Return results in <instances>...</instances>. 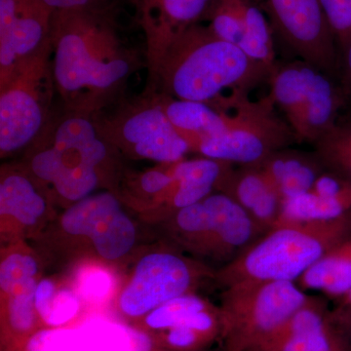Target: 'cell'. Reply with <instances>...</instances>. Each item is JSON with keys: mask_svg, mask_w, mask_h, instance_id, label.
<instances>
[{"mask_svg": "<svg viewBox=\"0 0 351 351\" xmlns=\"http://www.w3.org/2000/svg\"><path fill=\"white\" fill-rule=\"evenodd\" d=\"M209 306L196 295L184 294L170 300L147 314L145 327L154 331H166L179 324L191 314L204 311Z\"/></svg>", "mask_w": 351, "mask_h": 351, "instance_id": "cell-29", "label": "cell"}, {"mask_svg": "<svg viewBox=\"0 0 351 351\" xmlns=\"http://www.w3.org/2000/svg\"><path fill=\"white\" fill-rule=\"evenodd\" d=\"M141 188L149 195H159L167 191L174 182V176L172 170L169 172L152 170L145 173L141 178Z\"/></svg>", "mask_w": 351, "mask_h": 351, "instance_id": "cell-34", "label": "cell"}, {"mask_svg": "<svg viewBox=\"0 0 351 351\" xmlns=\"http://www.w3.org/2000/svg\"><path fill=\"white\" fill-rule=\"evenodd\" d=\"M46 201L27 176L11 173L0 184V213L21 225L34 226L43 216Z\"/></svg>", "mask_w": 351, "mask_h": 351, "instance_id": "cell-22", "label": "cell"}, {"mask_svg": "<svg viewBox=\"0 0 351 351\" xmlns=\"http://www.w3.org/2000/svg\"><path fill=\"white\" fill-rule=\"evenodd\" d=\"M136 235L135 226L121 209L101 223L90 239L101 257L117 260L131 250Z\"/></svg>", "mask_w": 351, "mask_h": 351, "instance_id": "cell-26", "label": "cell"}, {"mask_svg": "<svg viewBox=\"0 0 351 351\" xmlns=\"http://www.w3.org/2000/svg\"><path fill=\"white\" fill-rule=\"evenodd\" d=\"M99 129L136 156L156 162L175 164L191 151L188 140L168 119L161 101L133 108L119 115L107 128Z\"/></svg>", "mask_w": 351, "mask_h": 351, "instance_id": "cell-9", "label": "cell"}, {"mask_svg": "<svg viewBox=\"0 0 351 351\" xmlns=\"http://www.w3.org/2000/svg\"><path fill=\"white\" fill-rule=\"evenodd\" d=\"M80 311V300L75 293L69 289H62L55 293L49 311L43 322L50 328L63 327L77 315Z\"/></svg>", "mask_w": 351, "mask_h": 351, "instance_id": "cell-33", "label": "cell"}, {"mask_svg": "<svg viewBox=\"0 0 351 351\" xmlns=\"http://www.w3.org/2000/svg\"><path fill=\"white\" fill-rule=\"evenodd\" d=\"M258 166L283 201L307 193L326 170L315 152L295 151L289 147L274 152Z\"/></svg>", "mask_w": 351, "mask_h": 351, "instance_id": "cell-17", "label": "cell"}, {"mask_svg": "<svg viewBox=\"0 0 351 351\" xmlns=\"http://www.w3.org/2000/svg\"><path fill=\"white\" fill-rule=\"evenodd\" d=\"M253 351H348L345 326L322 300L308 297Z\"/></svg>", "mask_w": 351, "mask_h": 351, "instance_id": "cell-12", "label": "cell"}, {"mask_svg": "<svg viewBox=\"0 0 351 351\" xmlns=\"http://www.w3.org/2000/svg\"><path fill=\"white\" fill-rule=\"evenodd\" d=\"M341 54L351 43V0H320Z\"/></svg>", "mask_w": 351, "mask_h": 351, "instance_id": "cell-31", "label": "cell"}, {"mask_svg": "<svg viewBox=\"0 0 351 351\" xmlns=\"http://www.w3.org/2000/svg\"><path fill=\"white\" fill-rule=\"evenodd\" d=\"M308 297L292 281L230 286L221 309L225 351H253L304 306Z\"/></svg>", "mask_w": 351, "mask_h": 351, "instance_id": "cell-4", "label": "cell"}, {"mask_svg": "<svg viewBox=\"0 0 351 351\" xmlns=\"http://www.w3.org/2000/svg\"><path fill=\"white\" fill-rule=\"evenodd\" d=\"M350 218L351 182L336 173L325 170L307 193L284 201L282 214L277 225Z\"/></svg>", "mask_w": 351, "mask_h": 351, "instance_id": "cell-14", "label": "cell"}, {"mask_svg": "<svg viewBox=\"0 0 351 351\" xmlns=\"http://www.w3.org/2000/svg\"><path fill=\"white\" fill-rule=\"evenodd\" d=\"M54 12L43 0H0V80L49 43Z\"/></svg>", "mask_w": 351, "mask_h": 351, "instance_id": "cell-11", "label": "cell"}, {"mask_svg": "<svg viewBox=\"0 0 351 351\" xmlns=\"http://www.w3.org/2000/svg\"><path fill=\"white\" fill-rule=\"evenodd\" d=\"M195 279V267L184 258L171 253L149 254L138 262L120 295V309L128 317H143L170 300L188 294Z\"/></svg>", "mask_w": 351, "mask_h": 351, "instance_id": "cell-10", "label": "cell"}, {"mask_svg": "<svg viewBox=\"0 0 351 351\" xmlns=\"http://www.w3.org/2000/svg\"><path fill=\"white\" fill-rule=\"evenodd\" d=\"M36 279L25 283L9 295L4 311L3 341L9 351L27 346L36 335L38 314L36 307Z\"/></svg>", "mask_w": 351, "mask_h": 351, "instance_id": "cell-21", "label": "cell"}, {"mask_svg": "<svg viewBox=\"0 0 351 351\" xmlns=\"http://www.w3.org/2000/svg\"><path fill=\"white\" fill-rule=\"evenodd\" d=\"M154 71L167 97L228 112L241 95L269 82L272 69L197 24L176 39Z\"/></svg>", "mask_w": 351, "mask_h": 351, "instance_id": "cell-2", "label": "cell"}, {"mask_svg": "<svg viewBox=\"0 0 351 351\" xmlns=\"http://www.w3.org/2000/svg\"><path fill=\"white\" fill-rule=\"evenodd\" d=\"M43 1L54 11L104 7V0H43Z\"/></svg>", "mask_w": 351, "mask_h": 351, "instance_id": "cell-37", "label": "cell"}, {"mask_svg": "<svg viewBox=\"0 0 351 351\" xmlns=\"http://www.w3.org/2000/svg\"><path fill=\"white\" fill-rule=\"evenodd\" d=\"M163 332L164 341L171 350L195 351L216 338L219 332L223 336V315L221 311L215 313L208 307Z\"/></svg>", "mask_w": 351, "mask_h": 351, "instance_id": "cell-23", "label": "cell"}, {"mask_svg": "<svg viewBox=\"0 0 351 351\" xmlns=\"http://www.w3.org/2000/svg\"><path fill=\"white\" fill-rule=\"evenodd\" d=\"M345 326L346 343H348V351H351V319L341 320Z\"/></svg>", "mask_w": 351, "mask_h": 351, "instance_id": "cell-39", "label": "cell"}, {"mask_svg": "<svg viewBox=\"0 0 351 351\" xmlns=\"http://www.w3.org/2000/svg\"><path fill=\"white\" fill-rule=\"evenodd\" d=\"M38 263L29 255L12 254L0 267V287L6 295L12 294L16 289L34 279Z\"/></svg>", "mask_w": 351, "mask_h": 351, "instance_id": "cell-30", "label": "cell"}, {"mask_svg": "<svg viewBox=\"0 0 351 351\" xmlns=\"http://www.w3.org/2000/svg\"><path fill=\"white\" fill-rule=\"evenodd\" d=\"M245 32L239 48L254 61L274 69L276 50L270 23L253 0H245Z\"/></svg>", "mask_w": 351, "mask_h": 351, "instance_id": "cell-25", "label": "cell"}, {"mask_svg": "<svg viewBox=\"0 0 351 351\" xmlns=\"http://www.w3.org/2000/svg\"><path fill=\"white\" fill-rule=\"evenodd\" d=\"M272 29L288 48L326 75H337L339 53L320 0H267Z\"/></svg>", "mask_w": 351, "mask_h": 351, "instance_id": "cell-8", "label": "cell"}, {"mask_svg": "<svg viewBox=\"0 0 351 351\" xmlns=\"http://www.w3.org/2000/svg\"><path fill=\"white\" fill-rule=\"evenodd\" d=\"M77 290L84 301L91 304L103 302L110 294L113 279L107 270L101 267H85L77 276Z\"/></svg>", "mask_w": 351, "mask_h": 351, "instance_id": "cell-32", "label": "cell"}, {"mask_svg": "<svg viewBox=\"0 0 351 351\" xmlns=\"http://www.w3.org/2000/svg\"><path fill=\"white\" fill-rule=\"evenodd\" d=\"M219 189L243 208L263 234L278 223L283 198L260 166L232 168Z\"/></svg>", "mask_w": 351, "mask_h": 351, "instance_id": "cell-15", "label": "cell"}, {"mask_svg": "<svg viewBox=\"0 0 351 351\" xmlns=\"http://www.w3.org/2000/svg\"><path fill=\"white\" fill-rule=\"evenodd\" d=\"M295 143L294 131L277 115L269 94L258 101L242 97L233 108L226 130L203 138L191 151L232 165L258 166L274 152Z\"/></svg>", "mask_w": 351, "mask_h": 351, "instance_id": "cell-6", "label": "cell"}, {"mask_svg": "<svg viewBox=\"0 0 351 351\" xmlns=\"http://www.w3.org/2000/svg\"><path fill=\"white\" fill-rule=\"evenodd\" d=\"M55 295V288L52 281L44 279L36 286V307L39 319L43 321L49 311L51 302Z\"/></svg>", "mask_w": 351, "mask_h": 351, "instance_id": "cell-35", "label": "cell"}, {"mask_svg": "<svg viewBox=\"0 0 351 351\" xmlns=\"http://www.w3.org/2000/svg\"><path fill=\"white\" fill-rule=\"evenodd\" d=\"M175 226L189 246L230 263L263 234L243 208L221 191L176 212Z\"/></svg>", "mask_w": 351, "mask_h": 351, "instance_id": "cell-7", "label": "cell"}, {"mask_svg": "<svg viewBox=\"0 0 351 351\" xmlns=\"http://www.w3.org/2000/svg\"><path fill=\"white\" fill-rule=\"evenodd\" d=\"M0 151L24 149L45 130L52 99L51 39L0 80Z\"/></svg>", "mask_w": 351, "mask_h": 351, "instance_id": "cell-5", "label": "cell"}, {"mask_svg": "<svg viewBox=\"0 0 351 351\" xmlns=\"http://www.w3.org/2000/svg\"><path fill=\"white\" fill-rule=\"evenodd\" d=\"M161 103L173 125L188 140L191 151L203 138L225 131L230 122V113L209 104L178 100L170 97H166Z\"/></svg>", "mask_w": 351, "mask_h": 351, "instance_id": "cell-19", "label": "cell"}, {"mask_svg": "<svg viewBox=\"0 0 351 351\" xmlns=\"http://www.w3.org/2000/svg\"><path fill=\"white\" fill-rule=\"evenodd\" d=\"M232 164L215 159L202 158L182 160L173 164L174 182L167 193L176 211L195 204L219 189Z\"/></svg>", "mask_w": 351, "mask_h": 351, "instance_id": "cell-18", "label": "cell"}, {"mask_svg": "<svg viewBox=\"0 0 351 351\" xmlns=\"http://www.w3.org/2000/svg\"><path fill=\"white\" fill-rule=\"evenodd\" d=\"M137 66L105 7L55 11L51 71L58 93L73 112L89 113L107 101Z\"/></svg>", "mask_w": 351, "mask_h": 351, "instance_id": "cell-1", "label": "cell"}, {"mask_svg": "<svg viewBox=\"0 0 351 351\" xmlns=\"http://www.w3.org/2000/svg\"><path fill=\"white\" fill-rule=\"evenodd\" d=\"M152 68L180 36L205 20L215 0H133Z\"/></svg>", "mask_w": 351, "mask_h": 351, "instance_id": "cell-13", "label": "cell"}, {"mask_svg": "<svg viewBox=\"0 0 351 351\" xmlns=\"http://www.w3.org/2000/svg\"><path fill=\"white\" fill-rule=\"evenodd\" d=\"M245 0H215L206 18L217 38L239 47L245 32Z\"/></svg>", "mask_w": 351, "mask_h": 351, "instance_id": "cell-28", "label": "cell"}, {"mask_svg": "<svg viewBox=\"0 0 351 351\" xmlns=\"http://www.w3.org/2000/svg\"><path fill=\"white\" fill-rule=\"evenodd\" d=\"M121 210L112 193H101L77 201L62 217V226L69 234L91 237L101 223Z\"/></svg>", "mask_w": 351, "mask_h": 351, "instance_id": "cell-24", "label": "cell"}, {"mask_svg": "<svg viewBox=\"0 0 351 351\" xmlns=\"http://www.w3.org/2000/svg\"><path fill=\"white\" fill-rule=\"evenodd\" d=\"M302 290H316L337 300L351 288V237L332 249L299 279Z\"/></svg>", "mask_w": 351, "mask_h": 351, "instance_id": "cell-20", "label": "cell"}, {"mask_svg": "<svg viewBox=\"0 0 351 351\" xmlns=\"http://www.w3.org/2000/svg\"><path fill=\"white\" fill-rule=\"evenodd\" d=\"M351 237V218L279 223L221 270L226 287L241 282H295L332 249Z\"/></svg>", "mask_w": 351, "mask_h": 351, "instance_id": "cell-3", "label": "cell"}, {"mask_svg": "<svg viewBox=\"0 0 351 351\" xmlns=\"http://www.w3.org/2000/svg\"><path fill=\"white\" fill-rule=\"evenodd\" d=\"M313 145L325 169L351 182V120L338 122Z\"/></svg>", "mask_w": 351, "mask_h": 351, "instance_id": "cell-27", "label": "cell"}, {"mask_svg": "<svg viewBox=\"0 0 351 351\" xmlns=\"http://www.w3.org/2000/svg\"><path fill=\"white\" fill-rule=\"evenodd\" d=\"M341 62L339 63L341 87L345 95L346 106H348L351 105V43L341 53Z\"/></svg>", "mask_w": 351, "mask_h": 351, "instance_id": "cell-36", "label": "cell"}, {"mask_svg": "<svg viewBox=\"0 0 351 351\" xmlns=\"http://www.w3.org/2000/svg\"><path fill=\"white\" fill-rule=\"evenodd\" d=\"M316 69L302 106L301 117L294 128L298 143L313 144L339 122V112L346 107L341 85Z\"/></svg>", "mask_w": 351, "mask_h": 351, "instance_id": "cell-16", "label": "cell"}, {"mask_svg": "<svg viewBox=\"0 0 351 351\" xmlns=\"http://www.w3.org/2000/svg\"><path fill=\"white\" fill-rule=\"evenodd\" d=\"M338 307L335 309L334 313L339 319L348 320L351 318V288L346 294L338 300Z\"/></svg>", "mask_w": 351, "mask_h": 351, "instance_id": "cell-38", "label": "cell"}]
</instances>
